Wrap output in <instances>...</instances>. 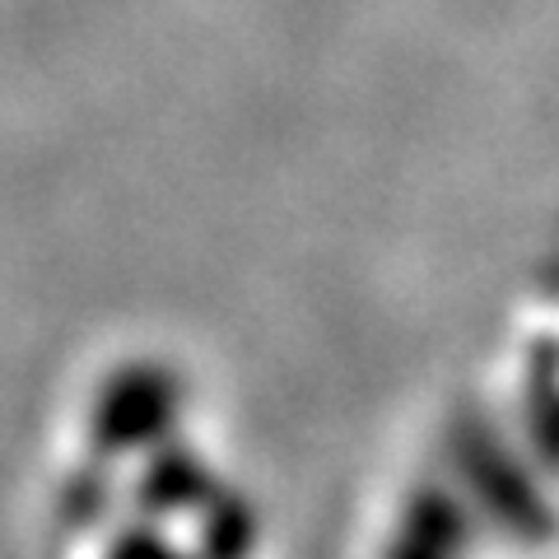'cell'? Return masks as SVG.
Segmentation results:
<instances>
[{"instance_id":"obj_1","label":"cell","mask_w":559,"mask_h":559,"mask_svg":"<svg viewBox=\"0 0 559 559\" xmlns=\"http://www.w3.org/2000/svg\"><path fill=\"white\" fill-rule=\"evenodd\" d=\"M173 406H178V388L164 369H121L108 378L94 406V439L103 452H135L154 448L173 425Z\"/></svg>"},{"instance_id":"obj_2","label":"cell","mask_w":559,"mask_h":559,"mask_svg":"<svg viewBox=\"0 0 559 559\" xmlns=\"http://www.w3.org/2000/svg\"><path fill=\"white\" fill-rule=\"evenodd\" d=\"M108 559H182V555H178V550H168L154 532H127V536H121L117 546H112Z\"/></svg>"}]
</instances>
